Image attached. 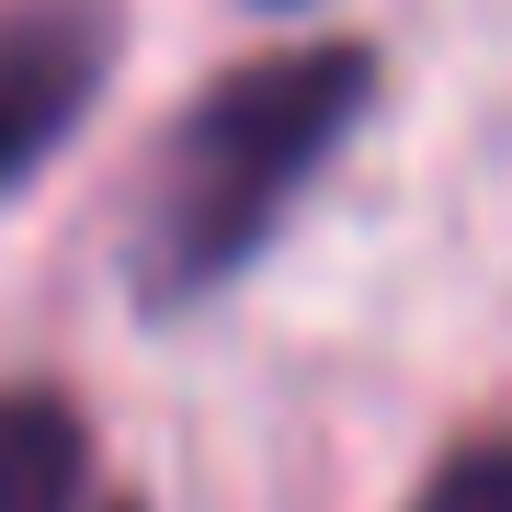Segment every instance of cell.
<instances>
[{"instance_id":"6da1fadb","label":"cell","mask_w":512,"mask_h":512,"mask_svg":"<svg viewBox=\"0 0 512 512\" xmlns=\"http://www.w3.org/2000/svg\"><path fill=\"white\" fill-rule=\"evenodd\" d=\"M376 103V57L353 35H319V46H274L251 69L205 80V92L171 114L160 160H148V194H137V308L160 319H194L205 296H228L274 251V228L296 217V194L342 160V137L365 126Z\"/></svg>"},{"instance_id":"7a4b0ae2","label":"cell","mask_w":512,"mask_h":512,"mask_svg":"<svg viewBox=\"0 0 512 512\" xmlns=\"http://www.w3.org/2000/svg\"><path fill=\"white\" fill-rule=\"evenodd\" d=\"M114 69V12L103 0H0V194L35 183L80 114L103 103Z\"/></svg>"},{"instance_id":"3957f363","label":"cell","mask_w":512,"mask_h":512,"mask_svg":"<svg viewBox=\"0 0 512 512\" xmlns=\"http://www.w3.org/2000/svg\"><path fill=\"white\" fill-rule=\"evenodd\" d=\"M92 490V421L57 387H0V512H80Z\"/></svg>"},{"instance_id":"277c9868","label":"cell","mask_w":512,"mask_h":512,"mask_svg":"<svg viewBox=\"0 0 512 512\" xmlns=\"http://www.w3.org/2000/svg\"><path fill=\"white\" fill-rule=\"evenodd\" d=\"M399 512H512V421H501V433L444 444V456H433V478H421Z\"/></svg>"},{"instance_id":"5b68a950","label":"cell","mask_w":512,"mask_h":512,"mask_svg":"<svg viewBox=\"0 0 512 512\" xmlns=\"http://www.w3.org/2000/svg\"><path fill=\"white\" fill-rule=\"evenodd\" d=\"M262 12H308V0H262Z\"/></svg>"},{"instance_id":"8992f818","label":"cell","mask_w":512,"mask_h":512,"mask_svg":"<svg viewBox=\"0 0 512 512\" xmlns=\"http://www.w3.org/2000/svg\"><path fill=\"white\" fill-rule=\"evenodd\" d=\"M114 512H137V501H114Z\"/></svg>"}]
</instances>
